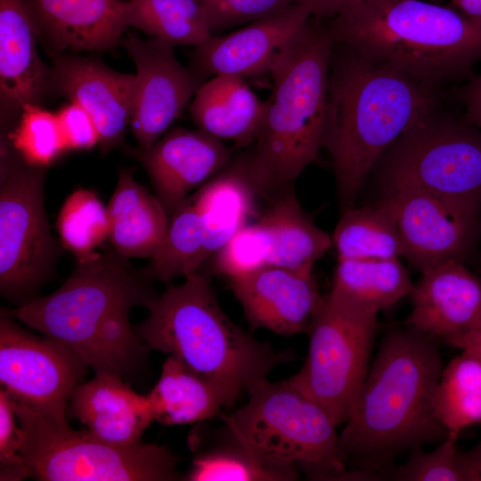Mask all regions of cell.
Instances as JSON below:
<instances>
[{
	"mask_svg": "<svg viewBox=\"0 0 481 481\" xmlns=\"http://www.w3.org/2000/svg\"><path fill=\"white\" fill-rule=\"evenodd\" d=\"M113 248L77 261L53 293L11 310L15 319L73 350L95 375L129 382L148 363L149 347L132 328L131 310L157 298L146 271L135 269Z\"/></svg>",
	"mask_w": 481,
	"mask_h": 481,
	"instance_id": "6da1fadb",
	"label": "cell"
},
{
	"mask_svg": "<svg viewBox=\"0 0 481 481\" xmlns=\"http://www.w3.org/2000/svg\"><path fill=\"white\" fill-rule=\"evenodd\" d=\"M440 86L334 43L322 148L331 159L344 208L387 150L440 107Z\"/></svg>",
	"mask_w": 481,
	"mask_h": 481,
	"instance_id": "7a4b0ae2",
	"label": "cell"
},
{
	"mask_svg": "<svg viewBox=\"0 0 481 481\" xmlns=\"http://www.w3.org/2000/svg\"><path fill=\"white\" fill-rule=\"evenodd\" d=\"M443 368L437 339L407 326L383 336L338 434L347 469L382 474L405 452L445 439L433 411Z\"/></svg>",
	"mask_w": 481,
	"mask_h": 481,
	"instance_id": "3957f363",
	"label": "cell"
},
{
	"mask_svg": "<svg viewBox=\"0 0 481 481\" xmlns=\"http://www.w3.org/2000/svg\"><path fill=\"white\" fill-rule=\"evenodd\" d=\"M334 41L313 16L281 52L269 74L272 92L252 147L245 156L257 193L277 196L318 157L322 148Z\"/></svg>",
	"mask_w": 481,
	"mask_h": 481,
	"instance_id": "277c9868",
	"label": "cell"
},
{
	"mask_svg": "<svg viewBox=\"0 0 481 481\" xmlns=\"http://www.w3.org/2000/svg\"><path fill=\"white\" fill-rule=\"evenodd\" d=\"M334 43L424 81L468 78L481 61V25L421 0H361L325 23Z\"/></svg>",
	"mask_w": 481,
	"mask_h": 481,
	"instance_id": "5b68a950",
	"label": "cell"
},
{
	"mask_svg": "<svg viewBox=\"0 0 481 481\" xmlns=\"http://www.w3.org/2000/svg\"><path fill=\"white\" fill-rule=\"evenodd\" d=\"M135 330L150 350L174 356L189 370L248 394L276 366L291 362V350H276L233 322L208 279L198 273L169 285L147 307Z\"/></svg>",
	"mask_w": 481,
	"mask_h": 481,
	"instance_id": "8992f818",
	"label": "cell"
},
{
	"mask_svg": "<svg viewBox=\"0 0 481 481\" xmlns=\"http://www.w3.org/2000/svg\"><path fill=\"white\" fill-rule=\"evenodd\" d=\"M249 401L229 415L219 414L224 433L264 463L314 480H350L341 461L337 425L326 411L289 379H267Z\"/></svg>",
	"mask_w": 481,
	"mask_h": 481,
	"instance_id": "52a82bcc",
	"label": "cell"
},
{
	"mask_svg": "<svg viewBox=\"0 0 481 481\" xmlns=\"http://www.w3.org/2000/svg\"><path fill=\"white\" fill-rule=\"evenodd\" d=\"M10 394V393H9ZM12 399L20 428V454L39 481H175L179 459L155 444H110L68 420L45 416Z\"/></svg>",
	"mask_w": 481,
	"mask_h": 481,
	"instance_id": "ba28073f",
	"label": "cell"
},
{
	"mask_svg": "<svg viewBox=\"0 0 481 481\" xmlns=\"http://www.w3.org/2000/svg\"><path fill=\"white\" fill-rule=\"evenodd\" d=\"M377 167L386 192L421 191L481 206V130L440 107L412 124Z\"/></svg>",
	"mask_w": 481,
	"mask_h": 481,
	"instance_id": "9c48e42d",
	"label": "cell"
},
{
	"mask_svg": "<svg viewBox=\"0 0 481 481\" xmlns=\"http://www.w3.org/2000/svg\"><path fill=\"white\" fill-rule=\"evenodd\" d=\"M378 330V315L344 304L329 292L322 296L306 332V358L289 379L337 426L346 421L364 382Z\"/></svg>",
	"mask_w": 481,
	"mask_h": 481,
	"instance_id": "30bf717a",
	"label": "cell"
},
{
	"mask_svg": "<svg viewBox=\"0 0 481 481\" xmlns=\"http://www.w3.org/2000/svg\"><path fill=\"white\" fill-rule=\"evenodd\" d=\"M44 167L4 163L0 184V291L23 306L52 277L61 244L44 204Z\"/></svg>",
	"mask_w": 481,
	"mask_h": 481,
	"instance_id": "8fae6325",
	"label": "cell"
},
{
	"mask_svg": "<svg viewBox=\"0 0 481 481\" xmlns=\"http://www.w3.org/2000/svg\"><path fill=\"white\" fill-rule=\"evenodd\" d=\"M14 318L11 310L1 309V387L35 411L68 420L69 400L89 366L64 344L29 332Z\"/></svg>",
	"mask_w": 481,
	"mask_h": 481,
	"instance_id": "7c38bea8",
	"label": "cell"
},
{
	"mask_svg": "<svg viewBox=\"0 0 481 481\" xmlns=\"http://www.w3.org/2000/svg\"><path fill=\"white\" fill-rule=\"evenodd\" d=\"M382 200L395 218L403 257L420 273L463 263L474 248L481 206L406 189L387 191Z\"/></svg>",
	"mask_w": 481,
	"mask_h": 481,
	"instance_id": "4fadbf2b",
	"label": "cell"
},
{
	"mask_svg": "<svg viewBox=\"0 0 481 481\" xmlns=\"http://www.w3.org/2000/svg\"><path fill=\"white\" fill-rule=\"evenodd\" d=\"M136 68V89L130 126L141 149L164 135L202 85L192 69L183 66L173 45L128 34L122 39Z\"/></svg>",
	"mask_w": 481,
	"mask_h": 481,
	"instance_id": "5bb4252c",
	"label": "cell"
},
{
	"mask_svg": "<svg viewBox=\"0 0 481 481\" xmlns=\"http://www.w3.org/2000/svg\"><path fill=\"white\" fill-rule=\"evenodd\" d=\"M311 17L309 7L297 3L238 30L212 35L195 47L192 70L202 79L269 73L281 52Z\"/></svg>",
	"mask_w": 481,
	"mask_h": 481,
	"instance_id": "9a60e30c",
	"label": "cell"
},
{
	"mask_svg": "<svg viewBox=\"0 0 481 481\" xmlns=\"http://www.w3.org/2000/svg\"><path fill=\"white\" fill-rule=\"evenodd\" d=\"M234 150L201 130L174 128L138 158L169 219L190 192L219 174L232 161Z\"/></svg>",
	"mask_w": 481,
	"mask_h": 481,
	"instance_id": "2e32d148",
	"label": "cell"
},
{
	"mask_svg": "<svg viewBox=\"0 0 481 481\" xmlns=\"http://www.w3.org/2000/svg\"><path fill=\"white\" fill-rule=\"evenodd\" d=\"M229 284L249 323L281 336L306 333L322 298L313 274L276 265L230 278Z\"/></svg>",
	"mask_w": 481,
	"mask_h": 481,
	"instance_id": "e0dca14e",
	"label": "cell"
},
{
	"mask_svg": "<svg viewBox=\"0 0 481 481\" xmlns=\"http://www.w3.org/2000/svg\"><path fill=\"white\" fill-rule=\"evenodd\" d=\"M404 325L448 343L481 324V279L462 262L450 261L421 273L410 293Z\"/></svg>",
	"mask_w": 481,
	"mask_h": 481,
	"instance_id": "ac0fdd59",
	"label": "cell"
},
{
	"mask_svg": "<svg viewBox=\"0 0 481 481\" xmlns=\"http://www.w3.org/2000/svg\"><path fill=\"white\" fill-rule=\"evenodd\" d=\"M51 82L90 114L102 151L122 139L133 113L135 74L116 71L88 57L62 56L53 61Z\"/></svg>",
	"mask_w": 481,
	"mask_h": 481,
	"instance_id": "d6986e66",
	"label": "cell"
},
{
	"mask_svg": "<svg viewBox=\"0 0 481 481\" xmlns=\"http://www.w3.org/2000/svg\"><path fill=\"white\" fill-rule=\"evenodd\" d=\"M66 415L77 419L98 437L114 444L130 445L154 421L147 395L113 375H95L72 392Z\"/></svg>",
	"mask_w": 481,
	"mask_h": 481,
	"instance_id": "ffe728a7",
	"label": "cell"
},
{
	"mask_svg": "<svg viewBox=\"0 0 481 481\" xmlns=\"http://www.w3.org/2000/svg\"><path fill=\"white\" fill-rule=\"evenodd\" d=\"M27 1V0H26ZM41 29L60 50L106 51L122 41L127 2L122 0H28Z\"/></svg>",
	"mask_w": 481,
	"mask_h": 481,
	"instance_id": "44dd1931",
	"label": "cell"
},
{
	"mask_svg": "<svg viewBox=\"0 0 481 481\" xmlns=\"http://www.w3.org/2000/svg\"><path fill=\"white\" fill-rule=\"evenodd\" d=\"M37 31L26 0H0V94L8 107L38 105L51 82L37 50Z\"/></svg>",
	"mask_w": 481,
	"mask_h": 481,
	"instance_id": "7402d4cb",
	"label": "cell"
},
{
	"mask_svg": "<svg viewBox=\"0 0 481 481\" xmlns=\"http://www.w3.org/2000/svg\"><path fill=\"white\" fill-rule=\"evenodd\" d=\"M107 210L112 248L126 259H151L162 244L170 221L157 196L137 183L130 170L119 169Z\"/></svg>",
	"mask_w": 481,
	"mask_h": 481,
	"instance_id": "603a6c76",
	"label": "cell"
},
{
	"mask_svg": "<svg viewBox=\"0 0 481 481\" xmlns=\"http://www.w3.org/2000/svg\"><path fill=\"white\" fill-rule=\"evenodd\" d=\"M198 126L238 146L252 144L262 118L264 102L236 76L219 75L202 83L190 102Z\"/></svg>",
	"mask_w": 481,
	"mask_h": 481,
	"instance_id": "cb8c5ba5",
	"label": "cell"
},
{
	"mask_svg": "<svg viewBox=\"0 0 481 481\" xmlns=\"http://www.w3.org/2000/svg\"><path fill=\"white\" fill-rule=\"evenodd\" d=\"M154 421L166 426L218 417L240 396L224 385L186 368L174 356L164 362L158 382L146 395Z\"/></svg>",
	"mask_w": 481,
	"mask_h": 481,
	"instance_id": "d4e9b609",
	"label": "cell"
},
{
	"mask_svg": "<svg viewBox=\"0 0 481 481\" xmlns=\"http://www.w3.org/2000/svg\"><path fill=\"white\" fill-rule=\"evenodd\" d=\"M255 193L242 155L233 157L192 194L205 228V261L248 224L254 212Z\"/></svg>",
	"mask_w": 481,
	"mask_h": 481,
	"instance_id": "484cf974",
	"label": "cell"
},
{
	"mask_svg": "<svg viewBox=\"0 0 481 481\" xmlns=\"http://www.w3.org/2000/svg\"><path fill=\"white\" fill-rule=\"evenodd\" d=\"M274 198L259 218L271 240L270 265L313 274L332 239L304 212L292 187Z\"/></svg>",
	"mask_w": 481,
	"mask_h": 481,
	"instance_id": "4316f807",
	"label": "cell"
},
{
	"mask_svg": "<svg viewBox=\"0 0 481 481\" xmlns=\"http://www.w3.org/2000/svg\"><path fill=\"white\" fill-rule=\"evenodd\" d=\"M413 287L399 258H338L330 294L363 312L378 315Z\"/></svg>",
	"mask_w": 481,
	"mask_h": 481,
	"instance_id": "83f0119b",
	"label": "cell"
},
{
	"mask_svg": "<svg viewBox=\"0 0 481 481\" xmlns=\"http://www.w3.org/2000/svg\"><path fill=\"white\" fill-rule=\"evenodd\" d=\"M338 258H399L403 247L393 214L381 200L373 207L344 208L334 230Z\"/></svg>",
	"mask_w": 481,
	"mask_h": 481,
	"instance_id": "f1b7e54d",
	"label": "cell"
},
{
	"mask_svg": "<svg viewBox=\"0 0 481 481\" xmlns=\"http://www.w3.org/2000/svg\"><path fill=\"white\" fill-rule=\"evenodd\" d=\"M433 411L447 434L457 438L481 423V360L476 354L463 350L444 366Z\"/></svg>",
	"mask_w": 481,
	"mask_h": 481,
	"instance_id": "f546056e",
	"label": "cell"
},
{
	"mask_svg": "<svg viewBox=\"0 0 481 481\" xmlns=\"http://www.w3.org/2000/svg\"><path fill=\"white\" fill-rule=\"evenodd\" d=\"M126 23L173 46L196 47L212 36L199 0H129Z\"/></svg>",
	"mask_w": 481,
	"mask_h": 481,
	"instance_id": "4dcf8cb0",
	"label": "cell"
},
{
	"mask_svg": "<svg viewBox=\"0 0 481 481\" xmlns=\"http://www.w3.org/2000/svg\"><path fill=\"white\" fill-rule=\"evenodd\" d=\"M204 246L203 221L191 195L173 212L166 237L146 272L164 282L197 273L205 262Z\"/></svg>",
	"mask_w": 481,
	"mask_h": 481,
	"instance_id": "1f68e13d",
	"label": "cell"
},
{
	"mask_svg": "<svg viewBox=\"0 0 481 481\" xmlns=\"http://www.w3.org/2000/svg\"><path fill=\"white\" fill-rule=\"evenodd\" d=\"M56 228L61 246L77 261L89 260L99 254L97 249L109 239L107 207L92 191L76 190L61 206Z\"/></svg>",
	"mask_w": 481,
	"mask_h": 481,
	"instance_id": "d6a6232c",
	"label": "cell"
},
{
	"mask_svg": "<svg viewBox=\"0 0 481 481\" xmlns=\"http://www.w3.org/2000/svg\"><path fill=\"white\" fill-rule=\"evenodd\" d=\"M298 475L271 467L232 438L195 455L183 480L188 481H291Z\"/></svg>",
	"mask_w": 481,
	"mask_h": 481,
	"instance_id": "836d02e7",
	"label": "cell"
},
{
	"mask_svg": "<svg viewBox=\"0 0 481 481\" xmlns=\"http://www.w3.org/2000/svg\"><path fill=\"white\" fill-rule=\"evenodd\" d=\"M21 110L12 143L26 164L45 167L68 150L57 115L37 104Z\"/></svg>",
	"mask_w": 481,
	"mask_h": 481,
	"instance_id": "e575fe53",
	"label": "cell"
},
{
	"mask_svg": "<svg viewBox=\"0 0 481 481\" xmlns=\"http://www.w3.org/2000/svg\"><path fill=\"white\" fill-rule=\"evenodd\" d=\"M269 233L258 220L240 228L213 255V271L228 279L270 265Z\"/></svg>",
	"mask_w": 481,
	"mask_h": 481,
	"instance_id": "d590c367",
	"label": "cell"
},
{
	"mask_svg": "<svg viewBox=\"0 0 481 481\" xmlns=\"http://www.w3.org/2000/svg\"><path fill=\"white\" fill-rule=\"evenodd\" d=\"M457 437L447 435L445 439L429 452L421 446L410 451L409 457L394 472L392 477L398 481H465L461 451Z\"/></svg>",
	"mask_w": 481,
	"mask_h": 481,
	"instance_id": "8d00e7d4",
	"label": "cell"
},
{
	"mask_svg": "<svg viewBox=\"0 0 481 481\" xmlns=\"http://www.w3.org/2000/svg\"><path fill=\"white\" fill-rule=\"evenodd\" d=\"M212 35L273 15L303 0H199Z\"/></svg>",
	"mask_w": 481,
	"mask_h": 481,
	"instance_id": "74e56055",
	"label": "cell"
},
{
	"mask_svg": "<svg viewBox=\"0 0 481 481\" xmlns=\"http://www.w3.org/2000/svg\"><path fill=\"white\" fill-rule=\"evenodd\" d=\"M56 115L68 150H86L99 143L96 125L80 105L70 102Z\"/></svg>",
	"mask_w": 481,
	"mask_h": 481,
	"instance_id": "f35d334b",
	"label": "cell"
},
{
	"mask_svg": "<svg viewBox=\"0 0 481 481\" xmlns=\"http://www.w3.org/2000/svg\"><path fill=\"white\" fill-rule=\"evenodd\" d=\"M20 428L9 392L0 389V468L24 464L20 454Z\"/></svg>",
	"mask_w": 481,
	"mask_h": 481,
	"instance_id": "ab89813d",
	"label": "cell"
},
{
	"mask_svg": "<svg viewBox=\"0 0 481 481\" xmlns=\"http://www.w3.org/2000/svg\"><path fill=\"white\" fill-rule=\"evenodd\" d=\"M457 96L464 108L463 117L481 130V73H472L458 90Z\"/></svg>",
	"mask_w": 481,
	"mask_h": 481,
	"instance_id": "60d3db41",
	"label": "cell"
},
{
	"mask_svg": "<svg viewBox=\"0 0 481 481\" xmlns=\"http://www.w3.org/2000/svg\"><path fill=\"white\" fill-rule=\"evenodd\" d=\"M361 0H303L314 18L330 20Z\"/></svg>",
	"mask_w": 481,
	"mask_h": 481,
	"instance_id": "b9f144b4",
	"label": "cell"
},
{
	"mask_svg": "<svg viewBox=\"0 0 481 481\" xmlns=\"http://www.w3.org/2000/svg\"><path fill=\"white\" fill-rule=\"evenodd\" d=\"M465 481H481V438L470 449L461 451Z\"/></svg>",
	"mask_w": 481,
	"mask_h": 481,
	"instance_id": "7bdbcfd3",
	"label": "cell"
},
{
	"mask_svg": "<svg viewBox=\"0 0 481 481\" xmlns=\"http://www.w3.org/2000/svg\"><path fill=\"white\" fill-rule=\"evenodd\" d=\"M461 351L481 352V324L470 332L446 343Z\"/></svg>",
	"mask_w": 481,
	"mask_h": 481,
	"instance_id": "ee69618b",
	"label": "cell"
},
{
	"mask_svg": "<svg viewBox=\"0 0 481 481\" xmlns=\"http://www.w3.org/2000/svg\"><path fill=\"white\" fill-rule=\"evenodd\" d=\"M453 6L481 25V0H451Z\"/></svg>",
	"mask_w": 481,
	"mask_h": 481,
	"instance_id": "f6af8a7d",
	"label": "cell"
},
{
	"mask_svg": "<svg viewBox=\"0 0 481 481\" xmlns=\"http://www.w3.org/2000/svg\"><path fill=\"white\" fill-rule=\"evenodd\" d=\"M29 470L24 464L12 465L2 468L0 471V480H21L29 477Z\"/></svg>",
	"mask_w": 481,
	"mask_h": 481,
	"instance_id": "bcb514c9",
	"label": "cell"
},
{
	"mask_svg": "<svg viewBox=\"0 0 481 481\" xmlns=\"http://www.w3.org/2000/svg\"><path fill=\"white\" fill-rule=\"evenodd\" d=\"M469 352H471V351H469ZM472 353L476 354L481 360V352H472Z\"/></svg>",
	"mask_w": 481,
	"mask_h": 481,
	"instance_id": "7dc6e473",
	"label": "cell"
}]
</instances>
